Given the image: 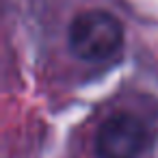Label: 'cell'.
<instances>
[{"label":"cell","instance_id":"obj_1","mask_svg":"<svg viewBox=\"0 0 158 158\" xmlns=\"http://www.w3.org/2000/svg\"><path fill=\"white\" fill-rule=\"evenodd\" d=\"M123 44L121 24L106 11H82L69 24V48L78 59L104 61Z\"/></svg>","mask_w":158,"mask_h":158},{"label":"cell","instance_id":"obj_2","mask_svg":"<svg viewBox=\"0 0 158 158\" xmlns=\"http://www.w3.org/2000/svg\"><path fill=\"white\" fill-rule=\"evenodd\" d=\"M145 143V126L130 113L110 115L95 134V152L100 158H136Z\"/></svg>","mask_w":158,"mask_h":158}]
</instances>
